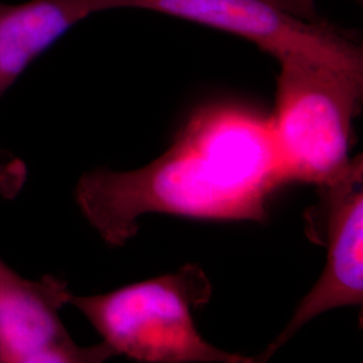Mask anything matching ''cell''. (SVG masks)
Segmentation results:
<instances>
[{"instance_id":"cell-1","label":"cell","mask_w":363,"mask_h":363,"mask_svg":"<svg viewBox=\"0 0 363 363\" xmlns=\"http://www.w3.org/2000/svg\"><path fill=\"white\" fill-rule=\"evenodd\" d=\"M284 184L269 117L247 105L220 101L195 109L152 163L82 175L76 202L108 245L123 247L138 233V220L151 213L267 220L268 202Z\"/></svg>"},{"instance_id":"cell-2","label":"cell","mask_w":363,"mask_h":363,"mask_svg":"<svg viewBox=\"0 0 363 363\" xmlns=\"http://www.w3.org/2000/svg\"><path fill=\"white\" fill-rule=\"evenodd\" d=\"M213 286L195 264L115 291L74 296V306L115 355L144 363H250L217 349L198 333L193 311L208 304Z\"/></svg>"},{"instance_id":"cell-3","label":"cell","mask_w":363,"mask_h":363,"mask_svg":"<svg viewBox=\"0 0 363 363\" xmlns=\"http://www.w3.org/2000/svg\"><path fill=\"white\" fill-rule=\"evenodd\" d=\"M274 111L269 116L276 156L286 184L319 186L350 160L352 121L363 94V67L308 55L279 60Z\"/></svg>"},{"instance_id":"cell-4","label":"cell","mask_w":363,"mask_h":363,"mask_svg":"<svg viewBox=\"0 0 363 363\" xmlns=\"http://www.w3.org/2000/svg\"><path fill=\"white\" fill-rule=\"evenodd\" d=\"M91 13L140 9L166 13L247 39L277 61L308 55L363 67L361 46L349 34L318 19H304L268 0H88Z\"/></svg>"},{"instance_id":"cell-5","label":"cell","mask_w":363,"mask_h":363,"mask_svg":"<svg viewBox=\"0 0 363 363\" xmlns=\"http://www.w3.org/2000/svg\"><path fill=\"white\" fill-rule=\"evenodd\" d=\"M318 190L319 201L307 213V233L312 241L325 247V269L300 301L286 330L259 359L271 358L303 325L323 312L362 304V155L350 159L335 178L319 184Z\"/></svg>"},{"instance_id":"cell-6","label":"cell","mask_w":363,"mask_h":363,"mask_svg":"<svg viewBox=\"0 0 363 363\" xmlns=\"http://www.w3.org/2000/svg\"><path fill=\"white\" fill-rule=\"evenodd\" d=\"M67 283L28 280L0 259V363H99L116 357L105 343L77 345L61 320Z\"/></svg>"},{"instance_id":"cell-7","label":"cell","mask_w":363,"mask_h":363,"mask_svg":"<svg viewBox=\"0 0 363 363\" xmlns=\"http://www.w3.org/2000/svg\"><path fill=\"white\" fill-rule=\"evenodd\" d=\"M91 13L88 0L0 3V97L27 66Z\"/></svg>"},{"instance_id":"cell-8","label":"cell","mask_w":363,"mask_h":363,"mask_svg":"<svg viewBox=\"0 0 363 363\" xmlns=\"http://www.w3.org/2000/svg\"><path fill=\"white\" fill-rule=\"evenodd\" d=\"M26 181V163L21 157L0 152V196L4 199L16 198Z\"/></svg>"},{"instance_id":"cell-9","label":"cell","mask_w":363,"mask_h":363,"mask_svg":"<svg viewBox=\"0 0 363 363\" xmlns=\"http://www.w3.org/2000/svg\"><path fill=\"white\" fill-rule=\"evenodd\" d=\"M273 4L304 19L316 18V0H268Z\"/></svg>"}]
</instances>
